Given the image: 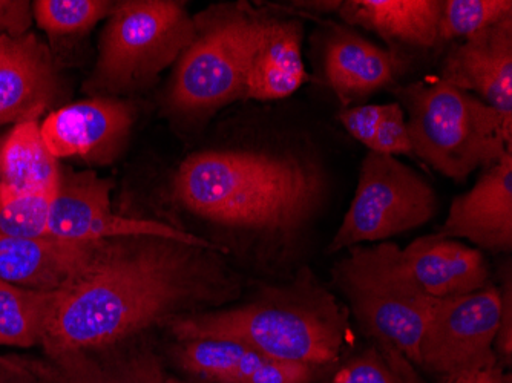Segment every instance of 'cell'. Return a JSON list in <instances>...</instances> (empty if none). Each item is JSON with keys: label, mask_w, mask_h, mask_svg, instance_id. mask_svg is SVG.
<instances>
[{"label": "cell", "mask_w": 512, "mask_h": 383, "mask_svg": "<svg viewBox=\"0 0 512 383\" xmlns=\"http://www.w3.org/2000/svg\"><path fill=\"white\" fill-rule=\"evenodd\" d=\"M398 99L408 114L413 155L451 180L463 181L512 151V122L442 79L411 83Z\"/></svg>", "instance_id": "4"}, {"label": "cell", "mask_w": 512, "mask_h": 383, "mask_svg": "<svg viewBox=\"0 0 512 383\" xmlns=\"http://www.w3.org/2000/svg\"><path fill=\"white\" fill-rule=\"evenodd\" d=\"M132 122L134 109L128 103L96 97L51 112L40 131L57 160L76 157L106 163L122 151Z\"/></svg>", "instance_id": "11"}, {"label": "cell", "mask_w": 512, "mask_h": 383, "mask_svg": "<svg viewBox=\"0 0 512 383\" xmlns=\"http://www.w3.org/2000/svg\"><path fill=\"white\" fill-rule=\"evenodd\" d=\"M436 212V192L427 180L396 157L368 151L355 197L327 250L385 243L424 226Z\"/></svg>", "instance_id": "8"}, {"label": "cell", "mask_w": 512, "mask_h": 383, "mask_svg": "<svg viewBox=\"0 0 512 383\" xmlns=\"http://www.w3.org/2000/svg\"><path fill=\"white\" fill-rule=\"evenodd\" d=\"M62 178L59 160L43 141L37 120L14 125L0 140V183L17 192L53 198Z\"/></svg>", "instance_id": "21"}, {"label": "cell", "mask_w": 512, "mask_h": 383, "mask_svg": "<svg viewBox=\"0 0 512 383\" xmlns=\"http://www.w3.org/2000/svg\"><path fill=\"white\" fill-rule=\"evenodd\" d=\"M512 16L511 0H445L439 22V42L468 39Z\"/></svg>", "instance_id": "26"}, {"label": "cell", "mask_w": 512, "mask_h": 383, "mask_svg": "<svg viewBox=\"0 0 512 383\" xmlns=\"http://www.w3.org/2000/svg\"><path fill=\"white\" fill-rule=\"evenodd\" d=\"M166 383H194L189 380L178 379V377H166Z\"/></svg>", "instance_id": "35"}, {"label": "cell", "mask_w": 512, "mask_h": 383, "mask_svg": "<svg viewBox=\"0 0 512 383\" xmlns=\"http://www.w3.org/2000/svg\"><path fill=\"white\" fill-rule=\"evenodd\" d=\"M439 383H511V376H506L502 365L496 364L442 376Z\"/></svg>", "instance_id": "33"}, {"label": "cell", "mask_w": 512, "mask_h": 383, "mask_svg": "<svg viewBox=\"0 0 512 383\" xmlns=\"http://www.w3.org/2000/svg\"><path fill=\"white\" fill-rule=\"evenodd\" d=\"M74 351L46 359L5 356L36 383H166L160 357L149 348Z\"/></svg>", "instance_id": "15"}, {"label": "cell", "mask_w": 512, "mask_h": 383, "mask_svg": "<svg viewBox=\"0 0 512 383\" xmlns=\"http://www.w3.org/2000/svg\"><path fill=\"white\" fill-rule=\"evenodd\" d=\"M51 200L22 194L0 183V239L46 235Z\"/></svg>", "instance_id": "27"}, {"label": "cell", "mask_w": 512, "mask_h": 383, "mask_svg": "<svg viewBox=\"0 0 512 383\" xmlns=\"http://www.w3.org/2000/svg\"><path fill=\"white\" fill-rule=\"evenodd\" d=\"M384 111L385 105L348 106L339 112V120L348 134L368 149L384 117Z\"/></svg>", "instance_id": "30"}, {"label": "cell", "mask_w": 512, "mask_h": 383, "mask_svg": "<svg viewBox=\"0 0 512 383\" xmlns=\"http://www.w3.org/2000/svg\"><path fill=\"white\" fill-rule=\"evenodd\" d=\"M33 16L45 33L54 37L86 33L111 14L115 4L106 0H36Z\"/></svg>", "instance_id": "25"}, {"label": "cell", "mask_w": 512, "mask_h": 383, "mask_svg": "<svg viewBox=\"0 0 512 383\" xmlns=\"http://www.w3.org/2000/svg\"><path fill=\"white\" fill-rule=\"evenodd\" d=\"M399 65L393 51L368 42L350 28L335 25L325 40V80L342 108L390 86Z\"/></svg>", "instance_id": "19"}, {"label": "cell", "mask_w": 512, "mask_h": 383, "mask_svg": "<svg viewBox=\"0 0 512 383\" xmlns=\"http://www.w3.org/2000/svg\"><path fill=\"white\" fill-rule=\"evenodd\" d=\"M195 19L169 89V105L183 117L211 115L244 99L247 68L263 16L244 5H221Z\"/></svg>", "instance_id": "6"}, {"label": "cell", "mask_w": 512, "mask_h": 383, "mask_svg": "<svg viewBox=\"0 0 512 383\" xmlns=\"http://www.w3.org/2000/svg\"><path fill=\"white\" fill-rule=\"evenodd\" d=\"M212 250L157 236L103 241L57 296L40 344L46 357L114 347L234 295Z\"/></svg>", "instance_id": "1"}, {"label": "cell", "mask_w": 512, "mask_h": 383, "mask_svg": "<svg viewBox=\"0 0 512 383\" xmlns=\"http://www.w3.org/2000/svg\"><path fill=\"white\" fill-rule=\"evenodd\" d=\"M440 79L476 92L512 122V16L451 46Z\"/></svg>", "instance_id": "14"}, {"label": "cell", "mask_w": 512, "mask_h": 383, "mask_svg": "<svg viewBox=\"0 0 512 383\" xmlns=\"http://www.w3.org/2000/svg\"><path fill=\"white\" fill-rule=\"evenodd\" d=\"M195 36V19L174 0H129L108 16L91 85L119 94L149 85L178 62Z\"/></svg>", "instance_id": "7"}, {"label": "cell", "mask_w": 512, "mask_h": 383, "mask_svg": "<svg viewBox=\"0 0 512 383\" xmlns=\"http://www.w3.org/2000/svg\"><path fill=\"white\" fill-rule=\"evenodd\" d=\"M332 383H427L398 348L375 344L345 362Z\"/></svg>", "instance_id": "24"}, {"label": "cell", "mask_w": 512, "mask_h": 383, "mask_svg": "<svg viewBox=\"0 0 512 383\" xmlns=\"http://www.w3.org/2000/svg\"><path fill=\"white\" fill-rule=\"evenodd\" d=\"M299 20L264 17L247 68L244 99L258 102L287 99L310 77L302 60Z\"/></svg>", "instance_id": "18"}, {"label": "cell", "mask_w": 512, "mask_h": 383, "mask_svg": "<svg viewBox=\"0 0 512 383\" xmlns=\"http://www.w3.org/2000/svg\"><path fill=\"white\" fill-rule=\"evenodd\" d=\"M177 341L227 339L279 361L330 367L348 338V313L304 267L290 284L240 307L198 311L169 324Z\"/></svg>", "instance_id": "3"}, {"label": "cell", "mask_w": 512, "mask_h": 383, "mask_svg": "<svg viewBox=\"0 0 512 383\" xmlns=\"http://www.w3.org/2000/svg\"><path fill=\"white\" fill-rule=\"evenodd\" d=\"M402 261L417 287L433 299L470 295L491 285L479 249L437 233L414 239L402 249Z\"/></svg>", "instance_id": "17"}, {"label": "cell", "mask_w": 512, "mask_h": 383, "mask_svg": "<svg viewBox=\"0 0 512 383\" xmlns=\"http://www.w3.org/2000/svg\"><path fill=\"white\" fill-rule=\"evenodd\" d=\"M59 89L53 54L36 34H0V126L39 122Z\"/></svg>", "instance_id": "13"}, {"label": "cell", "mask_w": 512, "mask_h": 383, "mask_svg": "<svg viewBox=\"0 0 512 383\" xmlns=\"http://www.w3.org/2000/svg\"><path fill=\"white\" fill-rule=\"evenodd\" d=\"M33 5L25 0H0V34L11 37L30 33Z\"/></svg>", "instance_id": "32"}, {"label": "cell", "mask_w": 512, "mask_h": 383, "mask_svg": "<svg viewBox=\"0 0 512 383\" xmlns=\"http://www.w3.org/2000/svg\"><path fill=\"white\" fill-rule=\"evenodd\" d=\"M0 383H36L30 376L17 370L0 357Z\"/></svg>", "instance_id": "34"}, {"label": "cell", "mask_w": 512, "mask_h": 383, "mask_svg": "<svg viewBox=\"0 0 512 383\" xmlns=\"http://www.w3.org/2000/svg\"><path fill=\"white\" fill-rule=\"evenodd\" d=\"M111 190V181L94 172H62L59 187L51 200L46 235L82 243L157 236L212 247L211 241L180 227L115 213L111 206Z\"/></svg>", "instance_id": "10"}, {"label": "cell", "mask_w": 512, "mask_h": 383, "mask_svg": "<svg viewBox=\"0 0 512 383\" xmlns=\"http://www.w3.org/2000/svg\"><path fill=\"white\" fill-rule=\"evenodd\" d=\"M102 243L50 235L0 239V279L23 289L60 292L82 275Z\"/></svg>", "instance_id": "16"}, {"label": "cell", "mask_w": 512, "mask_h": 383, "mask_svg": "<svg viewBox=\"0 0 512 383\" xmlns=\"http://www.w3.org/2000/svg\"><path fill=\"white\" fill-rule=\"evenodd\" d=\"M172 195L207 223L270 238H295L329 195V175L304 152L206 151L175 172Z\"/></svg>", "instance_id": "2"}, {"label": "cell", "mask_w": 512, "mask_h": 383, "mask_svg": "<svg viewBox=\"0 0 512 383\" xmlns=\"http://www.w3.org/2000/svg\"><path fill=\"white\" fill-rule=\"evenodd\" d=\"M264 356L227 339H186L174 347L178 367L206 383H243Z\"/></svg>", "instance_id": "22"}, {"label": "cell", "mask_w": 512, "mask_h": 383, "mask_svg": "<svg viewBox=\"0 0 512 383\" xmlns=\"http://www.w3.org/2000/svg\"><path fill=\"white\" fill-rule=\"evenodd\" d=\"M59 292H39L0 279V345L30 348L42 344Z\"/></svg>", "instance_id": "23"}, {"label": "cell", "mask_w": 512, "mask_h": 383, "mask_svg": "<svg viewBox=\"0 0 512 383\" xmlns=\"http://www.w3.org/2000/svg\"><path fill=\"white\" fill-rule=\"evenodd\" d=\"M332 275L362 333L419 365V341L434 299L411 279L401 247L391 241L352 247Z\"/></svg>", "instance_id": "5"}, {"label": "cell", "mask_w": 512, "mask_h": 383, "mask_svg": "<svg viewBox=\"0 0 512 383\" xmlns=\"http://www.w3.org/2000/svg\"><path fill=\"white\" fill-rule=\"evenodd\" d=\"M437 235L465 238L488 252H511L512 151L486 167L468 192L454 198Z\"/></svg>", "instance_id": "12"}, {"label": "cell", "mask_w": 512, "mask_h": 383, "mask_svg": "<svg viewBox=\"0 0 512 383\" xmlns=\"http://www.w3.org/2000/svg\"><path fill=\"white\" fill-rule=\"evenodd\" d=\"M319 368L264 356L243 383H313Z\"/></svg>", "instance_id": "29"}, {"label": "cell", "mask_w": 512, "mask_h": 383, "mask_svg": "<svg viewBox=\"0 0 512 383\" xmlns=\"http://www.w3.org/2000/svg\"><path fill=\"white\" fill-rule=\"evenodd\" d=\"M499 319L500 292L493 284L434 299L419 341V367L442 377L500 364L494 351Z\"/></svg>", "instance_id": "9"}, {"label": "cell", "mask_w": 512, "mask_h": 383, "mask_svg": "<svg viewBox=\"0 0 512 383\" xmlns=\"http://www.w3.org/2000/svg\"><path fill=\"white\" fill-rule=\"evenodd\" d=\"M442 0H347L338 13L350 27L378 34L388 43L431 48L439 43Z\"/></svg>", "instance_id": "20"}, {"label": "cell", "mask_w": 512, "mask_h": 383, "mask_svg": "<svg viewBox=\"0 0 512 383\" xmlns=\"http://www.w3.org/2000/svg\"><path fill=\"white\" fill-rule=\"evenodd\" d=\"M500 292V319L497 330L494 351L502 367H509L512 361V281L508 273L506 284L502 285Z\"/></svg>", "instance_id": "31"}, {"label": "cell", "mask_w": 512, "mask_h": 383, "mask_svg": "<svg viewBox=\"0 0 512 383\" xmlns=\"http://www.w3.org/2000/svg\"><path fill=\"white\" fill-rule=\"evenodd\" d=\"M368 151L390 155V157L413 155L407 118H405L404 108L398 102L385 105L384 117L379 123L375 138L368 146Z\"/></svg>", "instance_id": "28"}]
</instances>
